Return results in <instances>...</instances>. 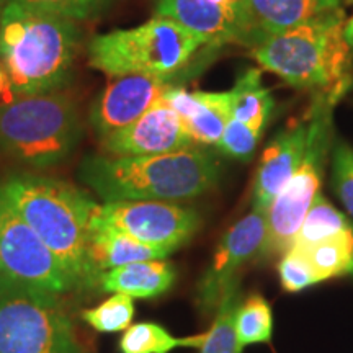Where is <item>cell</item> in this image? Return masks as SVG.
I'll use <instances>...</instances> for the list:
<instances>
[{"mask_svg":"<svg viewBox=\"0 0 353 353\" xmlns=\"http://www.w3.org/2000/svg\"><path fill=\"white\" fill-rule=\"evenodd\" d=\"M345 0H249L254 23L262 39L291 26L343 12Z\"/></svg>","mask_w":353,"mask_h":353,"instance_id":"obj_19","label":"cell"},{"mask_svg":"<svg viewBox=\"0 0 353 353\" xmlns=\"http://www.w3.org/2000/svg\"><path fill=\"white\" fill-rule=\"evenodd\" d=\"M81 30L74 20L7 2L0 23V61L15 99L50 94L68 83Z\"/></svg>","mask_w":353,"mask_h":353,"instance_id":"obj_3","label":"cell"},{"mask_svg":"<svg viewBox=\"0 0 353 353\" xmlns=\"http://www.w3.org/2000/svg\"><path fill=\"white\" fill-rule=\"evenodd\" d=\"M156 76L114 77L97 97L90 108L92 126L101 139L131 125L175 88V79Z\"/></svg>","mask_w":353,"mask_h":353,"instance_id":"obj_13","label":"cell"},{"mask_svg":"<svg viewBox=\"0 0 353 353\" xmlns=\"http://www.w3.org/2000/svg\"><path fill=\"white\" fill-rule=\"evenodd\" d=\"M101 145L110 156L120 157L157 156L196 148L179 114L164 100L131 125L101 139Z\"/></svg>","mask_w":353,"mask_h":353,"instance_id":"obj_14","label":"cell"},{"mask_svg":"<svg viewBox=\"0 0 353 353\" xmlns=\"http://www.w3.org/2000/svg\"><path fill=\"white\" fill-rule=\"evenodd\" d=\"M262 132V128L231 118L216 145H218V149L224 156L247 162L252 159Z\"/></svg>","mask_w":353,"mask_h":353,"instance_id":"obj_28","label":"cell"},{"mask_svg":"<svg viewBox=\"0 0 353 353\" xmlns=\"http://www.w3.org/2000/svg\"><path fill=\"white\" fill-rule=\"evenodd\" d=\"M76 101L61 92L19 97L0 105V152L44 169L72 156L82 139Z\"/></svg>","mask_w":353,"mask_h":353,"instance_id":"obj_6","label":"cell"},{"mask_svg":"<svg viewBox=\"0 0 353 353\" xmlns=\"http://www.w3.org/2000/svg\"><path fill=\"white\" fill-rule=\"evenodd\" d=\"M169 255L170 252L164 249L144 244V242H139L134 237L108 226L97 218V214L92 218L87 259L95 273V278L101 272L112 270V268L121 267V265L143 262V260H162Z\"/></svg>","mask_w":353,"mask_h":353,"instance_id":"obj_17","label":"cell"},{"mask_svg":"<svg viewBox=\"0 0 353 353\" xmlns=\"http://www.w3.org/2000/svg\"><path fill=\"white\" fill-rule=\"evenodd\" d=\"M241 303L239 283H236L228 290L216 309L213 325L210 332L205 334L200 353H242V345L236 332V316Z\"/></svg>","mask_w":353,"mask_h":353,"instance_id":"obj_24","label":"cell"},{"mask_svg":"<svg viewBox=\"0 0 353 353\" xmlns=\"http://www.w3.org/2000/svg\"><path fill=\"white\" fill-rule=\"evenodd\" d=\"M236 332L242 348L270 342L273 312L262 294H250L245 301L241 303L236 316Z\"/></svg>","mask_w":353,"mask_h":353,"instance_id":"obj_25","label":"cell"},{"mask_svg":"<svg viewBox=\"0 0 353 353\" xmlns=\"http://www.w3.org/2000/svg\"><path fill=\"white\" fill-rule=\"evenodd\" d=\"M299 250V249H298ZM319 281L353 275V229L301 250Z\"/></svg>","mask_w":353,"mask_h":353,"instance_id":"obj_23","label":"cell"},{"mask_svg":"<svg viewBox=\"0 0 353 353\" xmlns=\"http://www.w3.org/2000/svg\"><path fill=\"white\" fill-rule=\"evenodd\" d=\"M0 200L15 211L57 255L79 285H95L87 259L90 223L99 205L63 180L13 174L0 182Z\"/></svg>","mask_w":353,"mask_h":353,"instance_id":"obj_2","label":"cell"},{"mask_svg":"<svg viewBox=\"0 0 353 353\" xmlns=\"http://www.w3.org/2000/svg\"><path fill=\"white\" fill-rule=\"evenodd\" d=\"M7 92L13 97L12 88H10V81H8V74L6 70V65H3L2 61H0V95L7 94Z\"/></svg>","mask_w":353,"mask_h":353,"instance_id":"obj_31","label":"cell"},{"mask_svg":"<svg viewBox=\"0 0 353 353\" xmlns=\"http://www.w3.org/2000/svg\"><path fill=\"white\" fill-rule=\"evenodd\" d=\"M7 0H0V23H2V13H3V7H6Z\"/></svg>","mask_w":353,"mask_h":353,"instance_id":"obj_33","label":"cell"},{"mask_svg":"<svg viewBox=\"0 0 353 353\" xmlns=\"http://www.w3.org/2000/svg\"><path fill=\"white\" fill-rule=\"evenodd\" d=\"M337 101L314 95L306 112L309 132L306 151L298 169L281 188L267 211V232L255 259L285 254L301 226L312 201L321 193L322 179L334 145V108Z\"/></svg>","mask_w":353,"mask_h":353,"instance_id":"obj_7","label":"cell"},{"mask_svg":"<svg viewBox=\"0 0 353 353\" xmlns=\"http://www.w3.org/2000/svg\"><path fill=\"white\" fill-rule=\"evenodd\" d=\"M345 12L265 37L250 54L294 88L341 101L353 83V52L343 37Z\"/></svg>","mask_w":353,"mask_h":353,"instance_id":"obj_4","label":"cell"},{"mask_svg":"<svg viewBox=\"0 0 353 353\" xmlns=\"http://www.w3.org/2000/svg\"><path fill=\"white\" fill-rule=\"evenodd\" d=\"M267 232V213L254 211L237 221L219 241L213 262L196 285L195 303L203 316L214 314L224 294L237 283V273L257 257Z\"/></svg>","mask_w":353,"mask_h":353,"instance_id":"obj_12","label":"cell"},{"mask_svg":"<svg viewBox=\"0 0 353 353\" xmlns=\"http://www.w3.org/2000/svg\"><path fill=\"white\" fill-rule=\"evenodd\" d=\"M97 218L148 245L174 252L201 228L196 210L175 201H108Z\"/></svg>","mask_w":353,"mask_h":353,"instance_id":"obj_10","label":"cell"},{"mask_svg":"<svg viewBox=\"0 0 353 353\" xmlns=\"http://www.w3.org/2000/svg\"><path fill=\"white\" fill-rule=\"evenodd\" d=\"M156 15L179 21L211 48H252L262 41L249 0H159Z\"/></svg>","mask_w":353,"mask_h":353,"instance_id":"obj_11","label":"cell"},{"mask_svg":"<svg viewBox=\"0 0 353 353\" xmlns=\"http://www.w3.org/2000/svg\"><path fill=\"white\" fill-rule=\"evenodd\" d=\"M278 275L286 293H299L309 286L321 283L306 255L293 247L286 250L278 263Z\"/></svg>","mask_w":353,"mask_h":353,"instance_id":"obj_29","label":"cell"},{"mask_svg":"<svg viewBox=\"0 0 353 353\" xmlns=\"http://www.w3.org/2000/svg\"><path fill=\"white\" fill-rule=\"evenodd\" d=\"M309 118L283 128L263 151L262 161L255 174L252 190V210L267 213L272 201L298 169L306 151Z\"/></svg>","mask_w":353,"mask_h":353,"instance_id":"obj_15","label":"cell"},{"mask_svg":"<svg viewBox=\"0 0 353 353\" xmlns=\"http://www.w3.org/2000/svg\"><path fill=\"white\" fill-rule=\"evenodd\" d=\"M205 48V39L179 21L156 15L134 28L97 34L87 56L90 68L110 77H172L182 76Z\"/></svg>","mask_w":353,"mask_h":353,"instance_id":"obj_5","label":"cell"},{"mask_svg":"<svg viewBox=\"0 0 353 353\" xmlns=\"http://www.w3.org/2000/svg\"><path fill=\"white\" fill-rule=\"evenodd\" d=\"M195 144L216 145L231 120V92H188L175 87L164 99Z\"/></svg>","mask_w":353,"mask_h":353,"instance_id":"obj_16","label":"cell"},{"mask_svg":"<svg viewBox=\"0 0 353 353\" xmlns=\"http://www.w3.org/2000/svg\"><path fill=\"white\" fill-rule=\"evenodd\" d=\"M0 276L12 283L59 294L77 288L57 255L10 206L0 200Z\"/></svg>","mask_w":353,"mask_h":353,"instance_id":"obj_9","label":"cell"},{"mask_svg":"<svg viewBox=\"0 0 353 353\" xmlns=\"http://www.w3.org/2000/svg\"><path fill=\"white\" fill-rule=\"evenodd\" d=\"M81 316L97 332H125L134 317V301L128 294L113 293L112 298L105 299L99 306L85 309Z\"/></svg>","mask_w":353,"mask_h":353,"instance_id":"obj_26","label":"cell"},{"mask_svg":"<svg viewBox=\"0 0 353 353\" xmlns=\"http://www.w3.org/2000/svg\"><path fill=\"white\" fill-rule=\"evenodd\" d=\"M81 353H83V352H81Z\"/></svg>","mask_w":353,"mask_h":353,"instance_id":"obj_34","label":"cell"},{"mask_svg":"<svg viewBox=\"0 0 353 353\" xmlns=\"http://www.w3.org/2000/svg\"><path fill=\"white\" fill-rule=\"evenodd\" d=\"M350 229H353L352 221L319 193L304 216L301 226L290 247L304 250L307 247L319 244V242L342 236Z\"/></svg>","mask_w":353,"mask_h":353,"instance_id":"obj_21","label":"cell"},{"mask_svg":"<svg viewBox=\"0 0 353 353\" xmlns=\"http://www.w3.org/2000/svg\"><path fill=\"white\" fill-rule=\"evenodd\" d=\"M0 353H81L59 296L0 276Z\"/></svg>","mask_w":353,"mask_h":353,"instance_id":"obj_8","label":"cell"},{"mask_svg":"<svg viewBox=\"0 0 353 353\" xmlns=\"http://www.w3.org/2000/svg\"><path fill=\"white\" fill-rule=\"evenodd\" d=\"M205 334L195 337H175L156 322L131 324L123 332L118 348L121 353H170L179 347L200 348Z\"/></svg>","mask_w":353,"mask_h":353,"instance_id":"obj_22","label":"cell"},{"mask_svg":"<svg viewBox=\"0 0 353 353\" xmlns=\"http://www.w3.org/2000/svg\"><path fill=\"white\" fill-rule=\"evenodd\" d=\"M20 6L64 17V19L82 21L90 20L107 12L114 0H7Z\"/></svg>","mask_w":353,"mask_h":353,"instance_id":"obj_27","label":"cell"},{"mask_svg":"<svg viewBox=\"0 0 353 353\" xmlns=\"http://www.w3.org/2000/svg\"><path fill=\"white\" fill-rule=\"evenodd\" d=\"M231 118L265 130L270 120L275 100L263 85L260 69H247L231 90Z\"/></svg>","mask_w":353,"mask_h":353,"instance_id":"obj_20","label":"cell"},{"mask_svg":"<svg viewBox=\"0 0 353 353\" xmlns=\"http://www.w3.org/2000/svg\"><path fill=\"white\" fill-rule=\"evenodd\" d=\"M343 37H345V41L353 52V17L350 20L345 21V26H343Z\"/></svg>","mask_w":353,"mask_h":353,"instance_id":"obj_32","label":"cell"},{"mask_svg":"<svg viewBox=\"0 0 353 353\" xmlns=\"http://www.w3.org/2000/svg\"><path fill=\"white\" fill-rule=\"evenodd\" d=\"M332 188L353 218V148L337 141L332 149Z\"/></svg>","mask_w":353,"mask_h":353,"instance_id":"obj_30","label":"cell"},{"mask_svg":"<svg viewBox=\"0 0 353 353\" xmlns=\"http://www.w3.org/2000/svg\"><path fill=\"white\" fill-rule=\"evenodd\" d=\"M175 267L164 260H143L101 272L95 285L107 293H121L131 298L151 299L164 294L174 285Z\"/></svg>","mask_w":353,"mask_h":353,"instance_id":"obj_18","label":"cell"},{"mask_svg":"<svg viewBox=\"0 0 353 353\" xmlns=\"http://www.w3.org/2000/svg\"><path fill=\"white\" fill-rule=\"evenodd\" d=\"M79 179L105 203L192 200L218 187L221 164L200 148L157 156H88Z\"/></svg>","mask_w":353,"mask_h":353,"instance_id":"obj_1","label":"cell"}]
</instances>
